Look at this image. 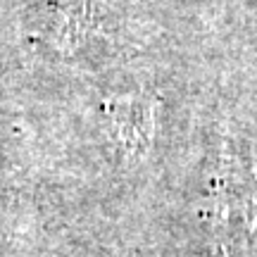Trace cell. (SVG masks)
<instances>
[{
	"label": "cell",
	"mask_w": 257,
	"mask_h": 257,
	"mask_svg": "<svg viewBox=\"0 0 257 257\" xmlns=\"http://www.w3.org/2000/svg\"><path fill=\"white\" fill-rule=\"evenodd\" d=\"M214 238L229 257H257V169L243 157H226L212 193Z\"/></svg>",
	"instance_id": "obj_1"
},
{
	"label": "cell",
	"mask_w": 257,
	"mask_h": 257,
	"mask_svg": "<svg viewBox=\"0 0 257 257\" xmlns=\"http://www.w3.org/2000/svg\"><path fill=\"white\" fill-rule=\"evenodd\" d=\"M107 121L112 134L126 153H141L153 141V107L143 100H117L110 105Z\"/></svg>",
	"instance_id": "obj_2"
}]
</instances>
